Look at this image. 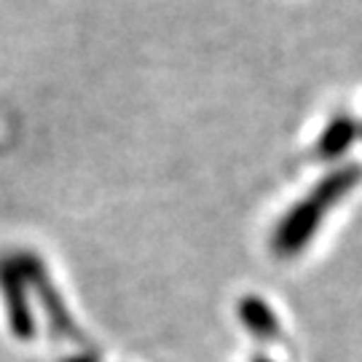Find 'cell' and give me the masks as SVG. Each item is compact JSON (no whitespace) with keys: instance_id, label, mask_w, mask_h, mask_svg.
Returning a JSON list of instances; mask_svg holds the SVG:
<instances>
[{"instance_id":"1","label":"cell","mask_w":362,"mask_h":362,"mask_svg":"<svg viewBox=\"0 0 362 362\" xmlns=\"http://www.w3.org/2000/svg\"><path fill=\"white\" fill-rule=\"evenodd\" d=\"M362 180V164H344L333 169L330 175H325L322 180L314 185L303 202H298L296 207L279 220L276 231H274L272 247L279 258H293L303 247L314 239L317 228L322 226L325 212L336 207L344 196Z\"/></svg>"},{"instance_id":"2","label":"cell","mask_w":362,"mask_h":362,"mask_svg":"<svg viewBox=\"0 0 362 362\" xmlns=\"http://www.w3.org/2000/svg\"><path fill=\"white\" fill-rule=\"evenodd\" d=\"M27 266H30L27 255L6 258L0 263V287H3L6 309H8V317H11V330L19 338L33 336V317H30V309H27L25 300Z\"/></svg>"},{"instance_id":"3","label":"cell","mask_w":362,"mask_h":362,"mask_svg":"<svg viewBox=\"0 0 362 362\" xmlns=\"http://www.w3.org/2000/svg\"><path fill=\"white\" fill-rule=\"evenodd\" d=\"M360 129H362L360 124L351 116H346V113L336 116L327 124V129L322 132V137H320V143H317V156H320L322 161H333L338 156H344L351 148V143L357 140Z\"/></svg>"},{"instance_id":"4","label":"cell","mask_w":362,"mask_h":362,"mask_svg":"<svg viewBox=\"0 0 362 362\" xmlns=\"http://www.w3.org/2000/svg\"><path fill=\"white\" fill-rule=\"evenodd\" d=\"M239 317L245 327L260 341H272L279 336V320L272 311V306L266 300H260L255 296H247L239 300Z\"/></svg>"},{"instance_id":"5","label":"cell","mask_w":362,"mask_h":362,"mask_svg":"<svg viewBox=\"0 0 362 362\" xmlns=\"http://www.w3.org/2000/svg\"><path fill=\"white\" fill-rule=\"evenodd\" d=\"M255 362H272V360H266V357H258V360H255Z\"/></svg>"},{"instance_id":"6","label":"cell","mask_w":362,"mask_h":362,"mask_svg":"<svg viewBox=\"0 0 362 362\" xmlns=\"http://www.w3.org/2000/svg\"><path fill=\"white\" fill-rule=\"evenodd\" d=\"M360 134H362V129H360Z\"/></svg>"}]
</instances>
